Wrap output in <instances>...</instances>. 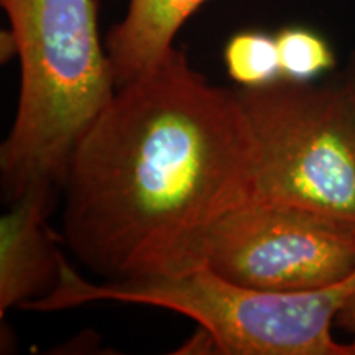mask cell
Instances as JSON below:
<instances>
[{
	"instance_id": "3",
	"label": "cell",
	"mask_w": 355,
	"mask_h": 355,
	"mask_svg": "<svg viewBox=\"0 0 355 355\" xmlns=\"http://www.w3.org/2000/svg\"><path fill=\"white\" fill-rule=\"evenodd\" d=\"M355 277L316 291L277 293L243 286L209 266L178 277L92 283L63 257L60 282L25 309L63 311L115 301L175 311L196 321L204 345L225 355H355L334 337L337 311L354 291Z\"/></svg>"
},
{
	"instance_id": "1",
	"label": "cell",
	"mask_w": 355,
	"mask_h": 355,
	"mask_svg": "<svg viewBox=\"0 0 355 355\" xmlns=\"http://www.w3.org/2000/svg\"><path fill=\"white\" fill-rule=\"evenodd\" d=\"M260 150L237 89L173 46L115 89L71 153L63 241L104 282L206 266L217 224L259 201Z\"/></svg>"
},
{
	"instance_id": "7",
	"label": "cell",
	"mask_w": 355,
	"mask_h": 355,
	"mask_svg": "<svg viewBox=\"0 0 355 355\" xmlns=\"http://www.w3.org/2000/svg\"><path fill=\"white\" fill-rule=\"evenodd\" d=\"M206 0H130L123 19L105 38L115 89L133 81L165 58L184 21Z\"/></svg>"
},
{
	"instance_id": "9",
	"label": "cell",
	"mask_w": 355,
	"mask_h": 355,
	"mask_svg": "<svg viewBox=\"0 0 355 355\" xmlns=\"http://www.w3.org/2000/svg\"><path fill=\"white\" fill-rule=\"evenodd\" d=\"M282 76L293 81H314L334 66V53L326 40L311 30L293 26L277 35Z\"/></svg>"
},
{
	"instance_id": "11",
	"label": "cell",
	"mask_w": 355,
	"mask_h": 355,
	"mask_svg": "<svg viewBox=\"0 0 355 355\" xmlns=\"http://www.w3.org/2000/svg\"><path fill=\"white\" fill-rule=\"evenodd\" d=\"M339 83L343 84L345 94L349 96L350 102H352V105L355 107V51L349 58V63L345 66L343 78H340Z\"/></svg>"
},
{
	"instance_id": "4",
	"label": "cell",
	"mask_w": 355,
	"mask_h": 355,
	"mask_svg": "<svg viewBox=\"0 0 355 355\" xmlns=\"http://www.w3.org/2000/svg\"><path fill=\"white\" fill-rule=\"evenodd\" d=\"M260 150L259 201L355 224V107L339 81L237 87Z\"/></svg>"
},
{
	"instance_id": "6",
	"label": "cell",
	"mask_w": 355,
	"mask_h": 355,
	"mask_svg": "<svg viewBox=\"0 0 355 355\" xmlns=\"http://www.w3.org/2000/svg\"><path fill=\"white\" fill-rule=\"evenodd\" d=\"M55 186H37L0 219V318L44 298L60 282L63 252L48 225Z\"/></svg>"
},
{
	"instance_id": "5",
	"label": "cell",
	"mask_w": 355,
	"mask_h": 355,
	"mask_svg": "<svg viewBox=\"0 0 355 355\" xmlns=\"http://www.w3.org/2000/svg\"><path fill=\"white\" fill-rule=\"evenodd\" d=\"M206 266L257 290H324L355 277V224L255 201L229 212L217 224Z\"/></svg>"
},
{
	"instance_id": "2",
	"label": "cell",
	"mask_w": 355,
	"mask_h": 355,
	"mask_svg": "<svg viewBox=\"0 0 355 355\" xmlns=\"http://www.w3.org/2000/svg\"><path fill=\"white\" fill-rule=\"evenodd\" d=\"M20 61L15 119L0 146L7 204L37 186H63L89 123L115 92L96 0H0Z\"/></svg>"
},
{
	"instance_id": "8",
	"label": "cell",
	"mask_w": 355,
	"mask_h": 355,
	"mask_svg": "<svg viewBox=\"0 0 355 355\" xmlns=\"http://www.w3.org/2000/svg\"><path fill=\"white\" fill-rule=\"evenodd\" d=\"M224 63L239 87H259L282 76L277 37L263 32H241L225 44Z\"/></svg>"
},
{
	"instance_id": "10",
	"label": "cell",
	"mask_w": 355,
	"mask_h": 355,
	"mask_svg": "<svg viewBox=\"0 0 355 355\" xmlns=\"http://www.w3.org/2000/svg\"><path fill=\"white\" fill-rule=\"evenodd\" d=\"M336 327L350 336L349 344L352 345L355 350V288L347 298H345L343 306H340V309L337 311Z\"/></svg>"
}]
</instances>
